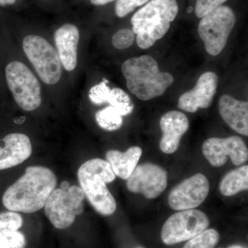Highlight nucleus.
<instances>
[{
	"label": "nucleus",
	"instance_id": "obj_29",
	"mask_svg": "<svg viewBox=\"0 0 248 248\" xmlns=\"http://www.w3.org/2000/svg\"><path fill=\"white\" fill-rule=\"evenodd\" d=\"M17 0H0L1 6H6V5L14 4Z\"/></svg>",
	"mask_w": 248,
	"mask_h": 248
},
{
	"label": "nucleus",
	"instance_id": "obj_13",
	"mask_svg": "<svg viewBox=\"0 0 248 248\" xmlns=\"http://www.w3.org/2000/svg\"><path fill=\"white\" fill-rule=\"evenodd\" d=\"M218 77L213 72H206L201 76L193 89L181 96L178 107L186 112H197L199 108H207L211 105L216 94Z\"/></svg>",
	"mask_w": 248,
	"mask_h": 248
},
{
	"label": "nucleus",
	"instance_id": "obj_7",
	"mask_svg": "<svg viewBox=\"0 0 248 248\" xmlns=\"http://www.w3.org/2000/svg\"><path fill=\"white\" fill-rule=\"evenodd\" d=\"M23 49L44 83L53 85L62 76V62L51 45L38 35H28L23 40Z\"/></svg>",
	"mask_w": 248,
	"mask_h": 248
},
{
	"label": "nucleus",
	"instance_id": "obj_5",
	"mask_svg": "<svg viewBox=\"0 0 248 248\" xmlns=\"http://www.w3.org/2000/svg\"><path fill=\"white\" fill-rule=\"evenodd\" d=\"M236 24L234 13L227 6H220L202 18L198 32L210 55L221 53Z\"/></svg>",
	"mask_w": 248,
	"mask_h": 248
},
{
	"label": "nucleus",
	"instance_id": "obj_1",
	"mask_svg": "<svg viewBox=\"0 0 248 248\" xmlns=\"http://www.w3.org/2000/svg\"><path fill=\"white\" fill-rule=\"evenodd\" d=\"M56 185L57 177L51 170L43 166H30L5 192L3 205L11 211L35 213L45 206Z\"/></svg>",
	"mask_w": 248,
	"mask_h": 248
},
{
	"label": "nucleus",
	"instance_id": "obj_22",
	"mask_svg": "<svg viewBox=\"0 0 248 248\" xmlns=\"http://www.w3.org/2000/svg\"><path fill=\"white\" fill-rule=\"evenodd\" d=\"M219 241V234L215 229L205 230L188 240L183 248H214Z\"/></svg>",
	"mask_w": 248,
	"mask_h": 248
},
{
	"label": "nucleus",
	"instance_id": "obj_8",
	"mask_svg": "<svg viewBox=\"0 0 248 248\" xmlns=\"http://www.w3.org/2000/svg\"><path fill=\"white\" fill-rule=\"evenodd\" d=\"M6 79L10 91L19 107L35 110L42 103L41 86L32 71L20 62H11L6 67Z\"/></svg>",
	"mask_w": 248,
	"mask_h": 248
},
{
	"label": "nucleus",
	"instance_id": "obj_6",
	"mask_svg": "<svg viewBox=\"0 0 248 248\" xmlns=\"http://www.w3.org/2000/svg\"><path fill=\"white\" fill-rule=\"evenodd\" d=\"M84 197L82 189L78 186H71L66 191L55 189L45 204L46 215L55 228L66 229L84 211Z\"/></svg>",
	"mask_w": 248,
	"mask_h": 248
},
{
	"label": "nucleus",
	"instance_id": "obj_14",
	"mask_svg": "<svg viewBox=\"0 0 248 248\" xmlns=\"http://www.w3.org/2000/svg\"><path fill=\"white\" fill-rule=\"evenodd\" d=\"M190 124L185 114L179 111H169L162 116L160 127L162 138L160 148L166 154L175 153L180 145L181 139L189 129Z\"/></svg>",
	"mask_w": 248,
	"mask_h": 248
},
{
	"label": "nucleus",
	"instance_id": "obj_28",
	"mask_svg": "<svg viewBox=\"0 0 248 248\" xmlns=\"http://www.w3.org/2000/svg\"><path fill=\"white\" fill-rule=\"evenodd\" d=\"M115 1V0H91V3L97 6H100V5L107 4L108 3L111 2V1Z\"/></svg>",
	"mask_w": 248,
	"mask_h": 248
},
{
	"label": "nucleus",
	"instance_id": "obj_16",
	"mask_svg": "<svg viewBox=\"0 0 248 248\" xmlns=\"http://www.w3.org/2000/svg\"><path fill=\"white\" fill-rule=\"evenodd\" d=\"M79 41V29L73 24H64L55 32V42L59 58L67 71H73L78 64Z\"/></svg>",
	"mask_w": 248,
	"mask_h": 248
},
{
	"label": "nucleus",
	"instance_id": "obj_17",
	"mask_svg": "<svg viewBox=\"0 0 248 248\" xmlns=\"http://www.w3.org/2000/svg\"><path fill=\"white\" fill-rule=\"evenodd\" d=\"M108 83V81H103L91 88L89 94L91 102L95 105L108 103L110 107L117 109L122 117L130 115L134 110V104L130 96L118 88L110 89Z\"/></svg>",
	"mask_w": 248,
	"mask_h": 248
},
{
	"label": "nucleus",
	"instance_id": "obj_33",
	"mask_svg": "<svg viewBox=\"0 0 248 248\" xmlns=\"http://www.w3.org/2000/svg\"></svg>",
	"mask_w": 248,
	"mask_h": 248
},
{
	"label": "nucleus",
	"instance_id": "obj_18",
	"mask_svg": "<svg viewBox=\"0 0 248 248\" xmlns=\"http://www.w3.org/2000/svg\"><path fill=\"white\" fill-rule=\"evenodd\" d=\"M218 109L222 119L236 133L248 136V103L228 94L221 96Z\"/></svg>",
	"mask_w": 248,
	"mask_h": 248
},
{
	"label": "nucleus",
	"instance_id": "obj_15",
	"mask_svg": "<svg viewBox=\"0 0 248 248\" xmlns=\"http://www.w3.org/2000/svg\"><path fill=\"white\" fill-rule=\"evenodd\" d=\"M32 153L31 140L22 133H11L0 140V170L21 164Z\"/></svg>",
	"mask_w": 248,
	"mask_h": 248
},
{
	"label": "nucleus",
	"instance_id": "obj_32",
	"mask_svg": "<svg viewBox=\"0 0 248 248\" xmlns=\"http://www.w3.org/2000/svg\"><path fill=\"white\" fill-rule=\"evenodd\" d=\"M192 7H189L188 9H187V13H189V14H190V13L192 12Z\"/></svg>",
	"mask_w": 248,
	"mask_h": 248
},
{
	"label": "nucleus",
	"instance_id": "obj_31",
	"mask_svg": "<svg viewBox=\"0 0 248 248\" xmlns=\"http://www.w3.org/2000/svg\"><path fill=\"white\" fill-rule=\"evenodd\" d=\"M228 248H248L246 246H241V245H232V246H230Z\"/></svg>",
	"mask_w": 248,
	"mask_h": 248
},
{
	"label": "nucleus",
	"instance_id": "obj_3",
	"mask_svg": "<svg viewBox=\"0 0 248 248\" xmlns=\"http://www.w3.org/2000/svg\"><path fill=\"white\" fill-rule=\"evenodd\" d=\"M179 6L176 0H151L131 18L133 32L141 49L151 48L169 31L177 17Z\"/></svg>",
	"mask_w": 248,
	"mask_h": 248
},
{
	"label": "nucleus",
	"instance_id": "obj_23",
	"mask_svg": "<svg viewBox=\"0 0 248 248\" xmlns=\"http://www.w3.org/2000/svg\"><path fill=\"white\" fill-rule=\"evenodd\" d=\"M25 236L19 231L0 232V248H24Z\"/></svg>",
	"mask_w": 248,
	"mask_h": 248
},
{
	"label": "nucleus",
	"instance_id": "obj_9",
	"mask_svg": "<svg viewBox=\"0 0 248 248\" xmlns=\"http://www.w3.org/2000/svg\"><path fill=\"white\" fill-rule=\"evenodd\" d=\"M210 221L203 212L181 210L168 218L161 231V240L168 246L188 241L208 228Z\"/></svg>",
	"mask_w": 248,
	"mask_h": 248
},
{
	"label": "nucleus",
	"instance_id": "obj_26",
	"mask_svg": "<svg viewBox=\"0 0 248 248\" xmlns=\"http://www.w3.org/2000/svg\"><path fill=\"white\" fill-rule=\"evenodd\" d=\"M148 1L149 0H117L115 6L116 15L119 17H124L135 8L146 4Z\"/></svg>",
	"mask_w": 248,
	"mask_h": 248
},
{
	"label": "nucleus",
	"instance_id": "obj_4",
	"mask_svg": "<svg viewBox=\"0 0 248 248\" xmlns=\"http://www.w3.org/2000/svg\"><path fill=\"white\" fill-rule=\"evenodd\" d=\"M78 177L80 187L97 213L104 216L115 213L117 203L107 184L113 182L116 175L107 161L89 160L78 170Z\"/></svg>",
	"mask_w": 248,
	"mask_h": 248
},
{
	"label": "nucleus",
	"instance_id": "obj_21",
	"mask_svg": "<svg viewBox=\"0 0 248 248\" xmlns=\"http://www.w3.org/2000/svg\"><path fill=\"white\" fill-rule=\"evenodd\" d=\"M95 120L99 126L107 131L119 130L123 125L122 116L117 109L110 106L98 111Z\"/></svg>",
	"mask_w": 248,
	"mask_h": 248
},
{
	"label": "nucleus",
	"instance_id": "obj_27",
	"mask_svg": "<svg viewBox=\"0 0 248 248\" xmlns=\"http://www.w3.org/2000/svg\"><path fill=\"white\" fill-rule=\"evenodd\" d=\"M227 1L228 0H197L195 6L196 16L202 19Z\"/></svg>",
	"mask_w": 248,
	"mask_h": 248
},
{
	"label": "nucleus",
	"instance_id": "obj_20",
	"mask_svg": "<svg viewBox=\"0 0 248 248\" xmlns=\"http://www.w3.org/2000/svg\"><path fill=\"white\" fill-rule=\"evenodd\" d=\"M248 189V166H241L227 173L220 184L219 190L223 196L232 197Z\"/></svg>",
	"mask_w": 248,
	"mask_h": 248
},
{
	"label": "nucleus",
	"instance_id": "obj_30",
	"mask_svg": "<svg viewBox=\"0 0 248 248\" xmlns=\"http://www.w3.org/2000/svg\"><path fill=\"white\" fill-rule=\"evenodd\" d=\"M71 186H70L69 183L68 182H63L61 184V189L63 190H68L70 188Z\"/></svg>",
	"mask_w": 248,
	"mask_h": 248
},
{
	"label": "nucleus",
	"instance_id": "obj_12",
	"mask_svg": "<svg viewBox=\"0 0 248 248\" xmlns=\"http://www.w3.org/2000/svg\"><path fill=\"white\" fill-rule=\"evenodd\" d=\"M210 192L208 178L198 173L183 181L174 187L169 196V203L173 210L195 209L203 203Z\"/></svg>",
	"mask_w": 248,
	"mask_h": 248
},
{
	"label": "nucleus",
	"instance_id": "obj_19",
	"mask_svg": "<svg viewBox=\"0 0 248 248\" xmlns=\"http://www.w3.org/2000/svg\"><path fill=\"white\" fill-rule=\"evenodd\" d=\"M141 155V148L133 146L125 153L111 150L107 152L106 157L115 175L127 180L138 166Z\"/></svg>",
	"mask_w": 248,
	"mask_h": 248
},
{
	"label": "nucleus",
	"instance_id": "obj_11",
	"mask_svg": "<svg viewBox=\"0 0 248 248\" xmlns=\"http://www.w3.org/2000/svg\"><path fill=\"white\" fill-rule=\"evenodd\" d=\"M126 184L130 192L153 200L159 197L167 187V172L157 165L141 164L136 166L127 179Z\"/></svg>",
	"mask_w": 248,
	"mask_h": 248
},
{
	"label": "nucleus",
	"instance_id": "obj_10",
	"mask_svg": "<svg viewBox=\"0 0 248 248\" xmlns=\"http://www.w3.org/2000/svg\"><path fill=\"white\" fill-rule=\"evenodd\" d=\"M202 152L204 156L214 167H221L230 156L236 166L245 164L248 159V150L246 143L239 136L227 138L208 139L203 143Z\"/></svg>",
	"mask_w": 248,
	"mask_h": 248
},
{
	"label": "nucleus",
	"instance_id": "obj_2",
	"mask_svg": "<svg viewBox=\"0 0 248 248\" xmlns=\"http://www.w3.org/2000/svg\"><path fill=\"white\" fill-rule=\"evenodd\" d=\"M122 71L128 91L142 101L163 95L174 82L172 75L160 71L157 62L150 55L127 60Z\"/></svg>",
	"mask_w": 248,
	"mask_h": 248
},
{
	"label": "nucleus",
	"instance_id": "obj_24",
	"mask_svg": "<svg viewBox=\"0 0 248 248\" xmlns=\"http://www.w3.org/2000/svg\"><path fill=\"white\" fill-rule=\"evenodd\" d=\"M23 225L20 215L14 211L0 213V232L17 231Z\"/></svg>",
	"mask_w": 248,
	"mask_h": 248
},
{
	"label": "nucleus",
	"instance_id": "obj_25",
	"mask_svg": "<svg viewBox=\"0 0 248 248\" xmlns=\"http://www.w3.org/2000/svg\"><path fill=\"white\" fill-rule=\"evenodd\" d=\"M135 41V34L133 31L128 29H121L115 32L112 39V44L117 49L123 50L133 45Z\"/></svg>",
	"mask_w": 248,
	"mask_h": 248
}]
</instances>
